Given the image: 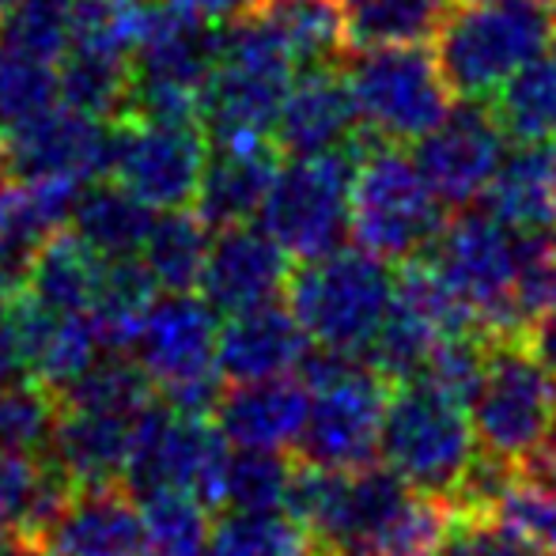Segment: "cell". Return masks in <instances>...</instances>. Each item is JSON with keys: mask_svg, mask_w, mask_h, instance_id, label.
Masks as SVG:
<instances>
[{"mask_svg": "<svg viewBox=\"0 0 556 556\" xmlns=\"http://www.w3.org/2000/svg\"><path fill=\"white\" fill-rule=\"evenodd\" d=\"M295 73H300V65H295L292 50L262 8L220 23V58H216L205 99H201L205 137H273L280 103H285Z\"/></svg>", "mask_w": 556, "mask_h": 556, "instance_id": "6da1fadb", "label": "cell"}, {"mask_svg": "<svg viewBox=\"0 0 556 556\" xmlns=\"http://www.w3.org/2000/svg\"><path fill=\"white\" fill-rule=\"evenodd\" d=\"M556 12L542 0H462L435 30V58L454 99L489 103L530 58L553 46Z\"/></svg>", "mask_w": 556, "mask_h": 556, "instance_id": "7a4b0ae2", "label": "cell"}, {"mask_svg": "<svg viewBox=\"0 0 556 556\" xmlns=\"http://www.w3.org/2000/svg\"><path fill=\"white\" fill-rule=\"evenodd\" d=\"M295 375L311 390L307 420L295 443L300 462L326 469L371 466V458L379 454L390 382L359 356L318 349V344H311Z\"/></svg>", "mask_w": 556, "mask_h": 556, "instance_id": "3957f363", "label": "cell"}, {"mask_svg": "<svg viewBox=\"0 0 556 556\" xmlns=\"http://www.w3.org/2000/svg\"><path fill=\"white\" fill-rule=\"evenodd\" d=\"M349 224L359 250L394 265L432 247L446 224V205L402 144L367 137L352 175Z\"/></svg>", "mask_w": 556, "mask_h": 556, "instance_id": "277c9868", "label": "cell"}, {"mask_svg": "<svg viewBox=\"0 0 556 556\" xmlns=\"http://www.w3.org/2000/svg\"><path fill=\"white\" fill-rule=\"evenodd\" d=\"M285 295L311 344L364 356L394 300V273L390 262L367 250L337 247L323 257L300 262V269L288 277Z\"/></svg>", "mask_w": 556, "mask_h": 556, "instance_id": "5b68a950", "label": "cell"}, {"mask_svg": "<svg viewBox=\"0 0 556 556\" xmlns=\"http://www.w3.org/2000/svg\"><path fill=\"white\" fill-rule=\"evenodd\" d=\"M477 454L481 446H477L466 405L451 402L420 379L390 387L379 458L409 489L451 504Z\"/></svg>", "mask_w": 556, "mask_h": 556, "instance_id": "8992f818", "label": "cell"}, {"mask_svg": "<svg viewBox=\"0 0 556 556\" xmlns=\"http://www.w3.org/2000/svg\"><path fill=\"white\" fill-rule=\"evenodd\" d=\"M220 315L198 292H155L129 352L167 405L193 417H213L224 394L216 364Z\"/></svg>", "mask_w": 556, "mask_h": 556, "instance_id": "52a82bcc", "label": "cell"}, {"mask_svg": "<svg viewBox=\"0 0 556 556\" xmlns=\"http://www.w3.org/2000/svg\"><path fill=\"white\" fill-rule=\"evenodd\" d=\"M344 76L356 99L359 125L382 144H417L451 114L454 91L428 42L352 50Z\"/></svg>", "mask_w": 556, "mask_h": 556, "instance_id": "ba28073f", "label": "cell"}, {"mask_svg": "<svg viewBox=\"0 0 556 556\" xmlns=\"http://www.w3.org/2000/svg\"><path fill=\"white\" fill-rule=\"evenodd\" d=\"M469 425L477 446L507 466H527L556 440V379L522 337H492Z\"/></svg>", "mask_w": 556, "mask_h": 556, "instance_id": "9c48e42d", "label": "cell"}, {"mask_svg": "<svg viewBox=\"0 0 556 556\" xmlns=\"http://www.w3.org/2000/svg\"><path fill=\"white\" fill-rule=\"evenodd\" d=\"M425 257L443 280L466 300L477 326L489 337H522L527 315L519 307V231L500 224L492 213H458L443 224Z\"/></svg>", "mask_w": 556, "mask_h": 556, "instance_id": "30bf717a", "label": "cell"}, {"mask_svg": "<svg viewBox=\"0 0 556 556\" xmlns=\"http://www.w3.org/2000/svg\"><path fill=\"white\" fill-rule=\"evenodd\" d=\"M359 148L364 144L280 163L257 220L295 262L323 257L349 239V198Z\"/></svg>", "mask_w": 556, "mask_h": 556, "instance_id": "8fae6325", "label": "cell"}, {"mask_svg": "<svg viewBox=\"0 0 556 556\" xmlns=\"http://www.w3.org/2000/svg\"><path fill=\"white\" fill-rule=\"evenodd\" d=\"M227 454L231 443L213 417H193L155 397L137 420L122 484L137 500L152 492H190L208 507H220Z\"/></svg>", "mask_w": 556, "mask_h": 556, "instance_id": "7c38bea8", "label": "cell"}, {"mask_svg": "<svg viewBox=\"0 0 556 556\" xmlns=\"http://www.w3.org/2000/svg\"><path fill=\"white\" fill-rule=\"evenodd\" d=\"M205 160L208 137L198 122L122 117L114 122L106 178L125 186L132 198L152 205L155 213H167V208L193 205Z\"/></svg>", "mask_w": 556, "mask_h": 556, "instance_id": "4fadbf2b", "label": "cell"}, {"mask_svg": "<svg viewBox=\"0 0 556 556\" xmlns=\"http://www.w3.org/2000/svg\"><path fill=\"white\" fill-rule=\"evenodd\" d=\"M114 122L80 114L65 103L0 132V160L15 182L88 186L111 170Z\"/></svg>", "mask_w": 556, "mask_h": 556, "instance_id": "5bb4252c", "label": "cell"}, {"mask_svg": "<svg viewBox=\"0 0 556 556\" xmlns=\"http://www.w3.org/2000/svg\"><path fill=\"white\" fill-rule=\"evenodd\" d=\"M504 155L507 132L492 106L481 99H462L432 132L417 140L413 160L446 208H466L489 190Z\"/></svg>", "mask_w": 556, "mask_h": 556, "instance_id": "9a60e30c", "label": "cell"}, {"mask_svg": "<svg viewBox=\"0 0 556 556\" xmlns=\"http://www.w3.org/2000/svg\"><path fill=\"white\" fill-rule=\"evenodd\" d=\"M292 277V254L262 224H231L208 239L198 292L216 315L277 303Z\"/></svg>", "mask_w": 556, "mask_h": 556, "instance_id": "2e32d148", "label": "cell"}, {"mask_svg": "<svg viewBox=\"0 0 556 556\" xmlns=\"http://www.w3.org/2000/svg\"><path fill=\"white\" fill-rule=\"evenodd\" d=\"M273 140L285 160L364 144L367 132L359 125L344 65H311L295 73L292 88L280 103L277 125H273Z\"/></svg>", "mask_w": 556, "mask_h": 556, "instance_id": "e0dca14e", "label": "cell"}, {"mask_svg": "<svg viewBox=\"0 0 556 556\" xmlns=\"http://www.w3.org/2000/svg\"><path fill=\"white\" fill-rule=\"evenodd\" d=\"M280 163H285V155L273 137L208 140V160L201 170L198 198H193L198 216L213 231L254 220L262 213V201L277 178Z\"/></svg>", "mask_w": 556, "mask_h": 556, "instance_id": "ac0fdd59", "label": "cell"}, {"mask_svg": "<svg viewBox=\"0 0 556 556\" xmlns=\"http://www.w3.org/2000/svg\"><path fill=\"white\" fill-rule=\"evenodd\" d=\"M311 390L300 375H277L257 382H227L216 402V428L231 446L288 451L300 443Z\"/></svg>", "mask_w": 556, "mask_h": 556, "instance_id": "d6986e66", "label": "cell"}, {"mask_svg": "<svg viewBox=\"0 0 556 556\" xmlns=\"http://www.w3.org/2000/svg\"><path fill=\"white\" fill-rule=\"evenodd\" d=\"M46 556H140V507L122 481L80 484L42 534Z\"/></svg>", "mask_w": 556, "mask_h": 556, "instance_id": "ffe728a7", "label": "cell"}, {"mask_svg": "<svg viewBox=\"0 0 556 556\" xmlns=\"http://www.w3.org/2000/svg\"><path fill=\"white\" fill-rule=\"evenodd\" d=\"M307 349L311 341L295 323L292 307L262 303V307L224 315L216 364H220L224 382H257L295 375Z\"/></svg>", "mask_w": 556, "mask_h": 556, "instance_id": "44dd1931", "label": "cell"}, {"mask_svg": "<svg viewBox=\"0 0 556 556\" xmlns=\"http://www.w3.org/2000/svg\"><path fill=\"white\" fill-rule=\"evenodd\" d=\"M484 213L519 235H556V140L519 144L481 193Z\"/></svg>", "mask_w": 556, "mask_h": 556, "instance_id": "7402d4cb", "label": "cell"}, {"mask_svg": "<svg viewBox=\"0 0 556 556\" xmlns=\"http://www.w3.org/2000/svg\"><path fill=\"white\" fill-rule=\"evenodd\" d=\"M15 318L27 375L50 390L68 387L91 359L106 352L96 323L84 311H50L30 300H15Z\"/></svg>", "mask_w": 556, "mask_h": 556, "instance_id": "603a6c76", "label": "cell"}, {"mask_svg": "<svg viewBox=\"0 0 556 556\" xmlns=\"http://www.w3.org/2000/svg\"><path fill=\"white\" fill-rule=\"evenodd\" d=\"M144 417V413H140ZM140 417H114V413L73 409L61 405L58 428H53L50 458L80 484H114L122 481L125 462L132 451V432Z\"/></svg>", "mask_w": 556, "mask_h": 556, "instance_id": "cb8c5ba5", "label": "cell"}, {"mask_svg": "<svg viewBox=\"0 0 556 556\" xmlns=\"http://www.w3.org/2000/svg\"><path fill=\"white\" fill-rule=\"evenodd\" d=\"M73 492L76 481L50 454L0 451V530L42 538Z\"/></svg>", "mask_w": 556, "mask_h": 556, "instance_id": "d4e9b609", "label": "cell"}, {"mask_svg": "<svg viewBox=\"0 0 556 556\" xmlns=\"http://www.w3.org/2000/svg\"><path fill=\"white\" fill-rule=\"evenodd\" d=\"M155 208L144 205L140 198H132L125 186L111 182H88L80 190V201L73 208V224L68 231H76L99 257H129L140 254L148 231L155 224Z\"/></svg>", "mask_w": 556, "mask_h": 556, "instance_id": "484cf974", "label": "cell"}, {"mask_svg": "<svg viewBox=\"0 0 556 556\" xmlns=\"http://www.w3.org/2000/svg\"><path fill=\"white\" fill-rule=\"evenodd\" d=\"M103 257L88 247L76 231H58L38 247L35 269H30L27 292L20 300H30L50 311H84L88 315L91 295L99 285Z\"/></svg>", "mask_w": 556, "mask_h": 556, "instance_id": "4316f807", "label": "cell"}, {"mask_svg": "<svg viewBox=\"0 0 556 556\" xmlns=\"http://www.w3.org/2000/svg\"><path fill=\"white\" fill-rule=\"evenodd\" d=\"M132 58L111 50L68 46L58 61V103L80 114L117 122L129 106Z\"/></svg>", "mask_w": 556, "mask_h": 556, "instance_id": "83f0119b", "label": "cell"}, {"mask_svg": "<svg viewBox=\"0 0 556 556\" xmlns=\"http://www.w3.org/2000/svg\"><path fill=\"white\" fill-rule=\"evenodd\" d=\"M155 292L160 288H155L152 273L144 269L140 254L103 257L88 318L96 323L99 341H103L106 352H129L140 318H144L148 303L155 300Z\"/></svg>", "mask_w": 556, "mask_h": 556, "instance_id": "f1b7e54d", "label": "cell"}, {"mask_svg": "<svg viewBox=\"0 0 556 556\" xmlns=\"http://www.w3.org/2000/svg\"><path fill=\"white\" fill-rule=\"evenodd\" d=\"M208 231L213 227L190 208H167L155 216L152 231L140 247V262L152 273L160 292H198L208 239H213Z\"/></svg>", "mask_w": 556, "mask_h": 556, "instance_id": "f546056e", "label": "cell"}, {"mask_svg": "<svg viewBox=\"0 0 556 556\" xmlns=\"http://www.w3.org/2000/svg\"><path fill=\"white\" fill-rule=\"evenodd\" d=\"M492 114L515 144L556 140V42L530 58L492 96Z\"/></svg>", "mask_w": 556, "mask_h": 556, "instance_id": "4dcf8cb0", "label": "cell"}, {"mask_svg": "<svg viewBox=\"0 0 556 556\" xmlns=\"http://www.w3.org/2000/svg\"><path fill=\"white\" fill-rule=\"evenodd\" d=\"M458 0H344V35L352 50L397 42H432Z\"/></svg>", "mask_w": 556, "mask_h": 556, "instance_id": "1f68e13d", "label": "cell"}, {"mask_svg": "<svg viewBox=\"0 0 556 556\" xmlns=\"http://www.w3.org/2000/svg\"><path fill=\"white\" fill-rule=\"evenodd\" d=\"M262 12L280 30L300 68L344 65V0H262Z\"/></svg>", "mask_w": 556, "mask_h": 556, "instance_id": "d6a6232c", "label": "cell"}, {"mask_svg": "<svg viewBox=\"0 0 556 556\" xmlns=\"http://www.w3.org/2000/svg\"><path fill=\"white\" fill-rule=\"evenodd\" d=\"M140 556H205L213 515L190 492L140 496Z\"/></svg>", "mask_w": 556, "mask_h": 556, "instance_id": "836d02e7", "label": "cell"}, {"mask_svg": "<svg viewBox=\"0 0 556 556\" xmlns=\"http://www.w3.org/2000/svg\"><path fill=\"white\" fill-rule=\"evenodd\" d=\"M295 466L285 451L231 446L220 481V507L227 511H288Z\"/></svg>", "mask_w": 556, "mask_h": 556, "instance_id": "e575fe53", "label": "cell"}, {"mask_svg": "<svg viewBox=\"0 0 556 556\" xmlns=\"http://www.w3.org/2000/svg\"><path fill=\"white\" fill-rule=\"evenodd\" d=\"M61 417V397L46 382L12 379L0 387V451L50 454L53 428Z\"/></svg>", "mask_w": 556, "mask_h": 556, "instance_id": "d590c367", "label": "cell"}, {"mask_svg": "<svg viewBox=\"0 0 556 556\" xmlns=\"http://www.w3.org/2000/svg\"><path fill=\"white\" fill-rule=\"evenodd\" d=\"M300 522L285 511H227L208 530L205 556H307Z\"/></svg>", "mask_w": 556, "mask_h": 556, "instance_id": "8d00e7d4", "label": "cell"}, {"mask_svg": "<svg viewBox=\"0 0 556 556\" xmlns=\"http://www.w3.org/2000/svg\"><path fill=\"white\" fill-rule=\"evenodd\" d=\"M58 103V65L0 42V132Z\"/></svg>", "mask_w": 556, "mask_h": 556, "instance_id": "74e56055", "label": "cell"}, {"mask_svg": "<svg viewBox=\"0 0 556 556\" xmlns=\"http://www.w3.org/2000/svg\"><path fill=\"white\" fill-rule=\"evenodd\" d=\"M73 12L76 0H20L0 20V42L58 65L73 42Z\"/></svg>", "mask_w": 556, "mask_h": 556, "instance_id": "f35d334b", "label": "cell"}, {"mask_svg": "<svg viewBox=\"0 0 556 556\" xmlns=\"http://www.w3.org/2000/svg\"><path fill=\"white\" fill-rule=\"evenodd\" d=\"M489 344H492V337H484V333L443 337V341L432 349V356H428V364L420 367L417 379L469 409V402H473L477 387H481V379H484Z\"/></svg>", "mask_w": 556, "mask_h": 556, "instance_id": "ab89813d", "label": "cell"}, {"mask_svg": "<svg viewBox=\"0 0 556 556\" xmlns=\"http://www.w3.org/2000/svg\"><path fill=\"white\" fill-rule=\"evenodd\" d=\"M38 247H42L38 235L23 231L20 224L0 216V303H15L27 292Z\"/></svg>", "mask_w": 556, "mask_h": 556, "instance_id": "60d3db41", "label": "cell"}, {"mask_svg": "<svg viewBox=\"0 0 556 556\" xmlns=\"http://www.w3.org/2000/svg\"><path fill=\"white\" fill-rule=\"evenodd\" d=\"M469 556H545V553L534 549V545H527L522 538L507 534V530L496 527L489 515H481L473 545H469Z\"/></svg>", "mask_w": 556, "mask_h": 556, "instance_id": "b9f144b4", "label": "cell"}, {"mask_svg": "<svg viewBox=\"0 0 556 556\" xmlns=\"http://www.w3.org/2000/svg\"><path fill=\"white\" fill-rule=\"evenodd\" d=\"M27 364H23V341H20V318H15V303H0V387L12 379H23Z\"/></svg>", "mask_w": 556, "mask_h": 556, "instance_id": "7bdbcfd3", "label": "cell"}, {"mask_svg": "<svg viewBox=\"0 0 556 556\" xmlns=\"http://www.w3.org/2000/svg\"><path fill=\"white\" fill-rule=\"evenodd\" d=\"M522 341H527V349L538 356V364L556 379V307L538 311L527 323V330H522Z\"/></svg>", "mask_w": 556, "mask_h": 556, "instance_id": "ee69618b", "label": "cell"}, {"mask_svg": "<svg viewBox=\"0 0 556 556\" xmlns=\"http://www.w3.org/2000/svg\"><path fill=\"white\" fill-rule=\"evenodd\" d=\"M170 4L186 8V12L201 15V20L227 23V20H239V15L254 12V8H262V0H170Z\"/></svg>", "mask_w": 556, "mask_h": 556, "instance_id": "f6af8a7d", "label": "cell"}, {"mask_svg": "<svg viewBox=\"0 0 556 556\" xmlns=\"http://www.w3.org/2000/svg\"><path fill=\"white\" fill-rule=\"evenodd\" d=\"M12 186H15V178L8 175L4 160H0V213H4V205H8V193H12Z\"/></svg>", "mask_w": 556, "mask_h": 556, "instance_id": "bcb514c9", "label": "cell"}, {"mask_svg": "<svg viewBox=\"0 0 556 556\" xmlns=\"http://www.w3.org/2000/svg\"><path fill=\"white\" fill-rule=\"evenodd\" d=\"M15 4H20V0H0V20H4V15L12 12Z\"/></svg>", "mask_w": 556, "mask_h": 556, "instance_id": "7dc6e473", "label": "cell"}, {"mask_svg": "<svg viewBox=\"0 0 556 556\" xmlns=\"http://www.w3.org/2000/svg\"><path fill=\"white\" fill-rule=\"evenodd\" d=\"M318 556H356V553H318Z\"/></svg>", "mask_w": 556, "mask_h": 556, "instance_id": "c3c4849f", "label": "cell"}, {"mask_svg": "<svg viewBox=\"0 0 556 556\" xmlns=\"http://www.w3.org/2000/svg\"><path fill=\"white\" fill-rule=\"evenodd\" d=\"M542 4H553L556 8V0H542Z\"/></svg>", "mask_w": 556, "mask_h": 556, "instance_id": "681fc988", "label": "cell"}]
</instances>
